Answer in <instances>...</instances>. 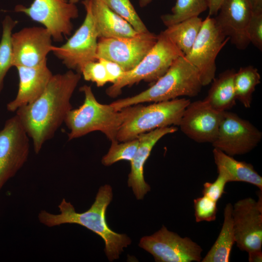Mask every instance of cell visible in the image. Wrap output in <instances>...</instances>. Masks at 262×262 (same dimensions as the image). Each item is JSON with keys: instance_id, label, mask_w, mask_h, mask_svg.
<instances>
[{"instance_id": "cell-17", "label": "cell", "mask_w": 262, "mask_h": 262, "mask_svg": "<svg viewBox=\"0 0 262 262\" xmlns=\"http://www.w3.org/2000/svg\"><path fill=\"white\" fill-rule=\"evenodd\" d=\"M252 13L249 0H223L214 17L222 32L239 49L250 43L247 29Z\"/></svg>"}, {"instance_id": "cell-10", "label": "cell", "mask_w": 262, "mask_h": 262, "mask_svg": "<svg viewBox=\"0 0 262 262\" xmlns=\"http://www.w3.org/2000/svg\"><path fill=\"white\" fill-rule=\"evenodd\" d=\"M139 246L157 262H200L202 249L187 237H181L163 226L150 236L143 237Z\"/></svg>"}, {"instance_id": "cell-18", "label": "cell", "mask_w": 262, "mask_h": 262, "mask_svg": "<svg viewBox=\"0 0 262 262\" xmlns=\"http://www.w3.org/2000/svg\"><path fill=\"white\" fill-rule=\"evenodd\" d=\"M178 129L173 126L158 128L139 135L138 146L131 162V171L128 176V185L131 187L137 199H142L150 190V186L145 181L144 176V165L151 151L163 136L176 132Z\"/></svg>"}, {"instance_id": "cell-30", "label": "cell", "mask_w": 262, "mask_h": 262, "mask_svg": "<svg viewBox=\"0 0 262 262\" xmlns=\"http://www.w3.org/2000/svg\"><path fill=\"white\" fill-rule=\"evenodd\" d=\"M196 221L211 222L214 221L218 211L217 202L206 196L194 200Z\"/></svg>"}, {"instance_id": "cell-39", "label": "cell", "mask_w": 262, "mask_h": 262, "mask_svg": "<svg viewBox=\"0 0 262 262\" xmlns=\"http://www.w3.org/2000/svg\"><path fill=\"white\" fill-rule=\"evenodd\" d=\"M69 2L73 4H76L80 0H67Z\"/></svg>"}, {"instance_id": "cell-20", "label": "cell", "mask_w": 262, "mask_h": 262, "mask_svg": "<svg viewBox=\"0 0 262 262\" xmlns=\"http://www.w3.org/2000/svg\"><path fill=\"white\" fill-rule=\"evenodd\" d=\"M90 10L98 38L133 37L138 34L131 25L100 0H84Z\"/></svg>"}, {"instance_id": "cell-19", "label": "cell", "mask_w": 262, "mask_h": 262, "mask_svg": "<svg viewBox=\"0 0 262 262\" xmlns=\"http://www.w3.org/2000/svg\"><path fill=\"white\" fill-rule=\"evenodd\" d=\"M19 85L17 95L7 105L10 112L30 104L44 91L53 74L47 66V61L33 67L17 66Z\"/></svg>"}, {"instance_id": "cell-1", "label": "cell", "mask_w": 262, "mask_h": 262, "mask_svg": "<svg viewBox=\"0 0 262 262\" xmlns=\"http://www.w3.org/2000/svg\"><path fill=\"white\" fill-rule=\"evenodd\" d=\"M82 74L69 70L53 75L43 93L32 103L18 108L16 115L33 141L38 154L51 139L72 108L70 99Z\"/></svg>"}, {"instance_id": "cell-37", "label": "cell", "mask_w": 262, "mask_h": 262, "mask_svg": "<svg viewBox=\"0 0 262 262\" xmlns=\"http://www.w3.org/2000/svg\"><path fill=\"white\" fill-rule=\"evenodd\" d=\"M253 13H262V0H249Z\"/></svg>"}, {"instance_id": "cell-8", "label": "cell", "mask_w": 262, "mask_h": 262, "mask_svg": "<svg viewBox=\"0 0 262 262\" xmlns=\"http://www.w3.org/2000/svg\"><path fill=\"white\" fill-rule=\"evenodd\" d=\"M15 11L41 24L49 31L52 40L57 42H62L64 36L71 35L72 20L79 16L76 4L67 0H33L29 7L16 5Z\"/></svg>"}, {"instance_id": "cell-38", "label": "cell", "mask_w": 262, "mask_h": 262, "mask_svg": "<svg viewBox=\"0 0 262 262\" xmlns=\"http://www.w3.org/2000/svg\"><path fill=\"white\" fill-rule=\"evenodd\" d=\"M152 0H139V5L141 7H145L149 4Z\"/></svg>"}, {"instance_id": "cell-27", "label": "cell", "mask_w": 262, "mask_h": 262, "mask_svg": "<svg viewBox=\"0 0 262 262\" xmlns=\"http://www.w3.org/2000/svg\"><path fill=\"white\" fill-rule=\"evenodd\" d=\"M18 21L6 16L2 21V33L0 41V93L3 87L4 79L13 66V51L11 41L12 31Z\"/></svg>"}, {"instance_id": "cell-32", "label": "cell", "mask_w": 262, "mask_h": 262, "mask_svg": "<svg viewBox=\"0 0 262 262\" xmlns=\"http://www.w3.org/2000/svg\"><path fill=\"white\" fill-rule=\"evenodd\" d=\"M218 173L216 179L213 182H206L203 184V195L206 196L217 202L221 198L227 183L229 182L226 174L221 169H217Z\"/></svg>"}, {"instance_id": "cell-28", "label": "cell", "mask_w": 262, "mask_h": 262, "mask_svg": "<svg viewBox=\"0 0 262 262\" xmlns=\"http://www.w3.org/2000/svg\"><path fill=\"white\" fill-rule=\"evenodd\" d=\"M114 12L128 22L139 33L148 30L141 19L130 0H100Z\"/></svg>"}, {"instance_id": "cell-9", "label": "cell", "mask_w": 262, "mask_h": 262, "mask_svg": "<svg viewBox=\"0 0 262 262\" xmlns=\"http://www.w3.org/2000/svg\"><path fill=\"white\" fill-rule=\"evenodd\" d=\"M29 138L16 115L7 120L0 131V191L26 162Z\"/></svg>"}, {"instance_id": "cell-21", "label": "cell", "mask_w": 262, "mask_h": 262, "mask_svg": "<svg viewBox=\"0 0 262 262\" xmlns=\"http://www.w3.org/2000/svg\"><path fill=\"white\" fill-rule=\"evenodd\" d=\"M213 152L217 169L222 170L226 174L229 182H247L262 190V178L251 164L237 161L233 156L216 148H213Z\"/></svg>"}, {"instance_id": "cell-15", "label": "cell", "mask_w": 262, "mask_h": 262, "mask_svg": "<svg viewBox=\"0 0 262 262\" xmlns=\"http://www.w3.org/2000/svg\"><path fill=\"white\" fill-rule=\"evenodd\" d=\"M52 36L44 27H25L12 33L13 66L33 67L47 61L53 52Z\"/></svg>"}, {"instance_id": "cell-23", "label": "cell", "mask_w": 262, "mask_h": 262, "mask_svg": "<svg viewBox=\"0 0 262 262\" xmlns=\"http://www.w3.org/2000/svg\"><path fill=\"white\" fill-rule=\"evenodd\" d=\"M231 203L226 204L224 222L219 234L202 262H229L232 246L235 243Z\"/></svg>"}, {"instance_id": "cell-2", "label": "cell", "mask_w": 262, "mask_h": 262, "mask_svg": "<svg viewBox=\"0 0 262 262\" xmlns=\"http://www.w3.org/2000/svg\"><path fill=\"white\" fill-rule=\"evenodd\" d=\"M112 198V188L106 184L99 188L94 202L86 211L76 212L73 206L63 198L58 206L59 214L42 210L38 214V219L49 227L64 224H77L84 227L103 239L106 255L110 261H113L119 258L123 248L130 245L131 241L125 234L114 232L107 223L106 211Z\"/></svg>"}, {"instance_id": "cell-11", "label": "cell", "mask_w": 262, "mask_h": 262, "mask_svg": "<svg viewBox=\"0 0 262 262\" xmlns=\"http://www.w3.org/2000/svg\"><path fill=\"white\" fill-rule=\"evenodd\" d=\"M158 35L149 32L129 37L99 38L97 60L103 58L118 64L125 71L134 68L156 43Z\"/></svg>"}, {"instance_id": "cell-35", "label": "cell", "mask_w": 262, "mask_h": 262, "mask_svg": "<svg viewBox=\"0 0 262 262\" xmlns=\"http://www.w3.org/2000/svg\"><path fill=\"white\" fill-rule=\"evenodd\" d=\"M208 5L209 16L216 15L223 0H207Z\"/></svg>"}, {"instance_id": "cell-24", "label": "cell", "mask_w": 262, "mask_h": 262, "mask_svg": "<svg viewBox=\"0 0 262 262\" xmlns=\"http://www.w3.org/2000/svg\"><path fill=\"white\" fill-rule=\"evenodd\" d=\"M202 21L198 16L193 17L169 26L162 32L185 55L190 51Z\"/></svg>"}, {"instance_id": "cell-6", "label": "cell", "mask_w": 262, "mask_h": 262, "mask_svg": "<svg viewBox=\"0 0 262 262\" xmlns=\"http://www.w3.org/2000/svg\"><path fill=\"white\" fill-rule=\"evenodd\" d=\"M184 54L162 32L152 49L132 69L125 71L122 76L108 87L110 97L119 95L123 88L141 81L154 82L164 75L172 64Z\"/></svg>"}, {"instance_id": "cell-26", "label": "cell", "mask_w": 262, "mask_h": 262, "mask_svg": "<svg viewBox=\"0 0 262 262\" xmlns=\"http://www.w3.org/2000/svg\"><path fill=\"white\" fill-rule=\"evenodd\" d=\"M208 8L207 0H177L171 13L161 16L164 24L168 27L193 17L198 16Z\"/></svg>"}, {"instance_id": "cell-12", "label": "cell", "mask_w": 262, "mask_h": 262, "mask_svg": "<svg viewBox=\"0 0 262 262\" xmlns=\"http://www.w3.org/2000/svg\"><path fill=\"white\" fill-rule=\"evenodd\" d=\"M262 133L249 121L224 111L217 135L212 143L214 148L231 156L246 154L260 142Z\"/></svg>"}, {"instance_id": "cell-36", "label": "cell", "mask_w": 262, "mask_h": 262, "mask_svg": "<svg viewBox=\"0 0 262 262\" xmlns=\"http://www.w3.org/2000/svg\"><path fill=\"white\" fill-rule=\"evenodd\" d=\"M248 261L250 262H260L262 261V250L254 251L248 252Z\"/></svg>"}, {"instance_id": "cell-34", "label": "cell", "mask_w": 262, "mask_h": 262, "mask_svg": "<svg viewBox=\"0 0 262 262\" xmlns=\"http://www.w3.org/2000/svg\"><path fill=\"white\" fill-rule=\"evenodd\" d=\"M104 66L109 82L114 84L123 75L125 71L117 63L104 59L99 58L98 59Z\"/></svg>"}, {"instance_id": "cell-7", "label": "cell", "mask_w": 262, "mask_h": 262, "mask_svg": "<svg viewBox=\"0 0 262 262\" xmlns=\"http://www.w3.org/2000/svg\"><path fill=\"white\" fill-rule=\"evenodd\" d=\"M229 40L217 26L214 18L208 16L202 21L196 39L185 59L197 70L202 86L215 78V60L222 49Z\"/></svg>"}, {"instance_id": "cell-29", "label": "cell", "mask_w": 262, "mask_h": 262, "mask_svg": "<svg viewBox=\"0 0 262 262\" xmlns=\"http://www.w3.org/2000/svg\"><path fill=\"white\" fill-rule=\"evenodd\" d=\"M107 153L102 159L101 162L105 166H110L121 160H132L138 146L137 138L124 142L114 141Z\"/></svg>"}, {"instance_id": "cell-4", "label": "cell", "mask_w": 262, "mask_h": 262, "mask_svg": "<svg viewBox=\"0 0 262 262\" xmlns=\"http://www.w3.org/2000/svg\"><path fill=\"white\" fill-rule=\"evenodd\" d=\"M197 70L184 56L179 57L165 73L147 90L111 103L116 110L145 102L167 101L180 96L194 97L202 87Z\"/></svg>"}, {"instance_id": "cell-31", "label": "cell", "mask_w": 262, "mask_h": 262, "mask_svg": "<svg viewBox=\"0 0 262 262\" xmlns=\"http://www.w3.org/2000/svg\"><path fill=\"white\" fill-rule=\"evenodd\" d=\"M81 74L85 81L95 82L98 87L103 86L109 82L105 68L98 60L86 63L82 68Z\"/></svg>"}, {"instance_id": "cell-25", "label": "cell", "mask_w": 262, "mask_h": 262, "mask_svg": "<svg viewBox=\"0 0 262 262\" xmlns=\"http://www.w3.org/2000/svg\"><path fill=\"white\" fill-rule=\"evenodd\" d=\"M260 82L261 76L256 67L252 66L240 67L234 77L236 100L246 108H250L253 94Z\"/></svg>"}, {"instance_id": "cell-5", "label": "cell", "mask_w": 262, "mask_h": 262, "mask_svg": "<svg viewBox=\"0 0 262 262\" xmlns=\"http://www.w3.org/2000/svg\"><path fill=\"white\" fill-rule=\"evenodd\" d=\"M190 102L189 99L181 98L154 102L147 106L136 104L133 112L120 128L116 140L127 141L158 128L179 126Z\"/></svg>"}, {"instance_id": "cell-33", "label": "cell", "mask_w": 262, "mask_h": 262, "mask_svg": "<svg viewBox=\"0 0 262 262\" xmlns=\"http://www.w3.org/2000/svg\"><path fill=\"white\" fill-rule=\"evenodd\" d=\"M247 34L250 43L262 51V13H252L247 27Z\"/></svg>"}, {"instance_id": "cell-14", "label": "cell", "mask_w": 262, "mask_h": 262, "mask_svg": "<svg viewBox=\"0 0 262 262\" xmlns=\"http://www.w3.org/2000/svg\"><path fill=\"white\" fill-rule=\"evenodd\" d=\"M258 200L247 197L233 206L232 216L235 243L239 248L247 253L262 250V196Z\"/></svg>"}, {"instance_id": "cell-13", "label": "cell", "mask_w": 262, "mask_h": 262, "mask_svg": "<svg viewBox=\"0 0 262 262\" xmlns=\"http://www.w3.org/2000/svg\"><path fill=\"white\" fill-rule=\"evenodd\" d=\"M86 11L85 19L81 26L60 47H56L52 52L69 70L81 73L87 63L97 60L98 36L89 9Z\"/></svg>"}, {"instance_id": "cell-3", "label": "cell", "mask_w": 262, "mask_h": 262, "mask_svg": "<svg viewBox=\"0 0 262 262\" xmlns=\"http://www.w3.org/2000/svg\"><path fill=\"white\" fill-rule=\"evenodd\" d=\"M80 91L84 95L83 103L79 108L69 111L64 120L70 131L68 140L100 131L111 142L117 141L116 136L120 128L133 112L136 105L117 111L110 104L99 103L90 86L84 85L80 88Z\"/></svg>"}, {"instance_id": "cell-16", "label": "cell", "mask_w": 262, "mask_h": 262, "mask_svg": "<svg viewBox=\"0 0 262 262\" xmlns=\"http://www.w3.org/2000/svg\"><path fill=\"white\" fill-rule=\"evenodd\" d=\"M224 112L212 108L204 99L190 102L179 126L181 131L199 143H212L216 139Z\"/></svg>"}, {"instance_id": "cell-22", "label": "cell", "mask_w": 262, "mask_h": 262, "mask_svg": "<svg viewBox=\"0 0 262 262\" xmlns=\"http://www.w3.org/2000/svg\"><path fill=\"white\" fill-rule=\"evenodd\" d=\"M234 69H227L214 78L204 100L213 109L219 112L228 111L236 104L234 84Z\"/></svg>"}]
</instances>
